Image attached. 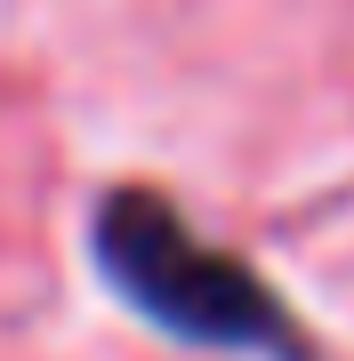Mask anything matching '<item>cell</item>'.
Listing matches in <instances>:
<instances>
[{
  "mask_svg": "<svg viewBox=\"0 0 354 361\" xmlns=\"http://www.w3.org/2000/svg\"><path fill=\"white\" fill-rule=\"evenodd\" d=\"M89 249L105 289L177 345L242 353V361H322L306 322L282 305V289L225 241L194 233L161 185H113L97 201Z\"/></svg>",
  "mask_w": 354,
  "mask_h": 361,
  "instance_id": "cell-1",
  "label": "cell"
}]
</instances>
